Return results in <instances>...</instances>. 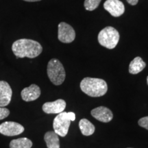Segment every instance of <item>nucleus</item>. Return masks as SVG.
<instances>
[{
    "mask_svg": "<svg viewBox=\"0 0 148 148\" xmlns=\"http://www.w3.org/2000/svg\"><path fill=\"white\" fill-rule=\"evenodd\" d=\"M66 108V101L59 99L54 101H49L42 105V110L47 114H59L63 112Z\"/></svg>",
    "mask_w": 148,
    "mask_h": 148,
    "instance_id": "nucleus-9",
    "label": "nucleus"
},
{
    "mask_svg": "<svg viewBox=\"0 0 148 148\" xmlns=\"http://www.w3.org/2000/svg\"><path fill=\"white\" fill-rule=\"evenodd\" d=\"M32 147V140L25 137L13 139L10 143V148H31Z\"/></svg>",
    "mask_w": 148,
    "mask_h": 148,
    "instance_id": "nucleus-16",
    "label": "nucleus"
},
{
    "mask_svg": "<svg viewBox=\"0 0 148 148\" xmlns=\"http://www.w3.org/2000/svg\"><path fill=\"white\" fill-rule=\"evenodd\" d=\"M119 34L113 27H106L101 29L98 34V41L99 44L107 49H114L119 40Z\"/></svg>",
    "mask_w": 148,
    "mask_h": 148,
    "instance_id": "nucleus-5",
    "label": "nucleus"
},
{
    "mask_svg": "<svg viewBox=\"0 0 148 148\" xmlns=\"http://www.w3.org/2000/svg\"><path fill=\"white\" fill-rule=\"evenodd\" d=\"M138 123L140 127H144L148 130V116H145L140 119L138 120Z\"/></svg>",
    "mask_w": 148,
    "mask_h": 148,
    "instance_id": "nucleus-19",
    "label": "nucleus"
},
{
    "mask_svg": "<svg viewBox=\"0 0 148 148\" xmlns=\"http://www.w3.org/2000/svg\"><path fill=\"white\" fill-rule=\"evenodd\" d=\"M47 148H60V140L58 135L54 131H49L44 136Z\"/></svg>",
    "mask_w": 148,
    "mask_h": 148,
    "instance_id": "nucleus-13",
    "label": "nucleus"
},
{
    "mask_svg": "<svg viewBox=\"0 0 148 148\" xmlns=\"http://www.w3.org/2000/svg\"><path fill=\"white\" fill-rule=\"evenodd\" d=\"M103 8L114 17L121 16L125 12V6L119 0H106Z\"/></svg>",
    "mask_w": 148,
    "mask_h": 148,
    "instance_id": "nucleus-8",
    "label": "nucleus"
},
{
    "mask_svg": "<svg viewBox=\"0 0 148 148\" xmlns=\"http://www.w3.org/2000/svg\"><path fill=\"white\" fill-rule=\"evenodd\" d=\"M23 1H27V2H35V1H40L41 0H23Z\"/></svg>",
    "mask_w": 148,
    "mask_h": 148,
    "instance_id": "nucleus-21",
    "label": "nucleus"
},
{
    "mask_svg": "<svg viewBox=\"0 0 148 148\" xmlns=\"http://www.w3.org/2000/svg\"><path fill=\"white\" fill-rule=\"evenodd\" d=\"M147 84H148V76L147 77Z\"/></svg>",
    "mask_w": 148,
    "mask_h": 148,
    "instance_id": "nucleus-22",
    "label": "nucleus"
},
{
    "mask_svg": "<svg viewBox=\"0 0 148 148\" xmlns=\"http://www.w3.org/2000/svg\"><path fill=\"white\" fill-rule=\"evenodd\" d=\"M75 114L73 112H62L53 119V127L58 136L64 137L67 134L71 121H75Z\"/></svg>",
    "mask_w": 148,
    "mask_h": 148,
    "instance_id": "nucleus-3",
    "label": "nucleus"
},
{
    "mask_svg": "<svg viewBox=\"0 0 148 148\" xmlns=\"http://www.w3.org/2000/svg\"><path fill=\"white\" fill-rule=\"evenodd\" d=\"M145 62L140 57L138 56L133 59L130 63L129 72L131 74H137L145 69Z\"/></svg>",
    "mask_w": 148,
    "mask_h": 148,
    "instance_id": "nucleus-14",
    "label": "nucleus"
},
{
    "mask_svg": "<svg viewBox=\"0 0 148 148\" xmlns=\"http://www.w3.org/2000/svg\"><path fill=\"white\" fill-rule=\"evenodd\" d=\"M12 96L11 86L5 81H0V107H5L10 103Z\"/></svg>",
    "mask_w": 148,
    "mask_h": 148,
    "instance_id": "nucleus-10",
    "label": "nucleus"
},
{
    "mask_svg": "<svg viewBox=\"0 0 148 148\" xmlns=\"http://www.w3.org/2000/svg\"><path fill=\"white\" fill-rule=\"evenodd\" d=\"M25 130L23 125L14 121H5L0 124V133L7 136L21 134Z\"/></svg>",
    "mask_w": 148,
    "mask_h": 148,
    "instance_id": "nucleus-7",
    "label": "nucleus"
},
{
    "mask_svg": "<svg viewBox=\"0 0 148 148\" xmlns=\"http://www.w3.org/2000/svg\"><path fill=\"white\" fill-rule=\"evenodd\" d=\"M75 38V30L69 24L65 22H61L59 23L58 38L60 42L63 43H70L73 41Z\"/></svg>",
    "mask_w": 148,
    "mask_h": 148,
    "instance_id": "nucleus-6",
    "label": "nucleus"
},
{
    "mask_svg": "<svg viewBox=\"0 0 148 148\" xmlns=\"http://www.w3.org/2000/svg\"><path fill=\"white\" fill-rule=\"evenodd\" d=\"M90 113L95 119L103 123L110 122L113 118L112 111L105 106H99L92 109Z\"/></svg>",
    "mask_w": 148,
    "mask_h": 148,
    "instance_id": "nucleus-11",
    "label": "nucleus"
},
{
    "mask_svg": "<svg viewBox=\"0 0 148 148\" xmlns=\"http://www.w3.org/2000/svg\"><path fill=\"white\" fill-rule=\"evenodd\" d=\"M79 127L84 136H90L95 132V130L94 125L86 119H82L79 121Z\"/></svg>",
    "mask_w": 148,
    "mask_h": 148,
    "instance_id": "nucleus-15",
    "label": "nucleus"
},
{
    "mask_svg": "<svg viewBox=\"0 0 148 148\" xmlns=\"http://www.w3.org/2000/svg\"><path fill=\"white\" fill-rule=\"evenodd\" d=\"M12 51L17 58H34L42 51V47L34 40L21 38L12 43Z\"/></svg>",
    "mask_w": 148,
    "mask_h": 148,
    "instance_id": "nucleus-1",
    "label": "nucleus"
},
{
    "mask_svg": "<svg viewBox=\"0 0 148 148\" xmlns=\"http://www.w3.org/2000/svg\"><path fill=\"white\" fill-rule=\"evenodd\" d=\"M47 73L51 82L56 86L62 84L65 79V70L62 64L58 59L53 58L49 61Z\"/></svg>",
    "mask_w": 148,
    "mask_h": 148,
    "instance_id": "nucleus-4",
    "label": "nucleus"
},
{
    "mask_svg": "<svg viewBox=\"0 0 148 148\" xmlns=\"http://www.w3.org/2000/svg\"><path fill=\"white\" fill-rule=\"evenodd\" d=\"M101 0H85L84 8L86 10L92 11L95 10L99 6Z\"/></svg>",
    "mask_w": 148,
    "mask_h": 148,
    "instance_id": "nucleus-17",
    "label": "nucleus"
},
{
    "mask_svg": "<svg viewBox=\"0 0 148 148\" xmlns=\"http://www.w3.org/2000/svg\"><path fill=\"white\" fill-rule=\"evenodd\" d=\"M40 88L38 85L32 84L28 87L24 88L21 90V96L23 100L25 101H34L40 97Z\"/></svg>",
    "mask_w": 148,
    "mask_h": 148,
    "instance_id": "nucleus-12",
    "label": "nucleus"
},
{
    "mask_svg": "<svg viewBox=\"0 0 148 148\" xmlns=\"http://www.w3.org/2000/svg\"><path fill=\"white\" fill-rule=\"evenodd\" d=\"M10 114V110L9 109L4 108V107H0V120H2L8 117Z\"/></svg>",
    "mask_w": 148,
    "mask_h": 148,
    "instance_id": "nucleus-18",
    "label": "nucleus"
},
{
    "mask_svg": "<svg viewBox=\"0 0 148 148\" xmlns=\"http://www.w3.org/2000/svg\"><path fill=\"white\" fill-rule=\"evenodd\" d=\"M126 1H127V2H128L130 5H135L137 4L138 0H126Z\"/></svg>",
    "mask_w": 148,
    "mask_h": 148,
    "instance_id": "nucleus-20",
    "label": "nucleus"
},
{
    "mask_svg": "<svg viewBox=\"0 0 148 148\" xmlns=\"http://www.w3.org/2000/svg\"><path fill=\"white\" fill-rule=\"evenodd\" d=\"M80 88L90 97H101L106 93L108 85L106 81L100 78L85 77L81 81Z\"/></svg>",
    "mask_w": 148,
    "mask_h": 148,
    "instance_id": "nucleus-2",
    "label": "nucleus"
}]
</instances>
